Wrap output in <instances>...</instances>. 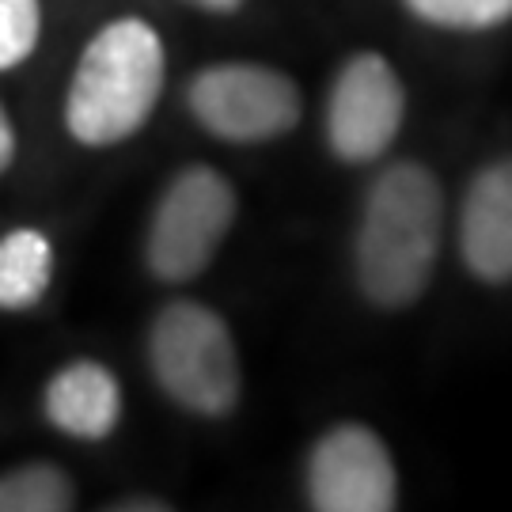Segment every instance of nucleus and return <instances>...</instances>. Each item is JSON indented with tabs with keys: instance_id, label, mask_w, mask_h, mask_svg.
<instances>
[{
	"instance_id": "20e7f679",
	"label": "nucleus",
	"mask_w": 512,
	"mask_h": 512,
	"mask_svg": "<svg viewBox=\"0 0 512 512\" xmlns=\"http://www.w3.org/2000/svg\"><path fill=\"white\" fill-rule=\"evenodd\" d=\"M232 220H236V190L217 167L194 164L179 171L160 194L148 224V270L167 285H183L198 277L228 239Z\"/></svg>"
},
{
	"instance_id": "2eb2a0df",
	"label": "nucleus",
	"mask_w": 512,
	"mask_h": 512,
	"mask_svg": "<svg viewBox=\"0 0 512 512\" xmlns=\"http://www.w3.org/2000/svg\"><path fill=\"white\" fill-rule=\"evenodd\" d=\"M190 4H198V8H205V12H217V16H224V12H236V8H243L247 0H190Z\"/></svg>"
},
{
	"instance_id": "f257e3e1",
	"label": "nucleus",
	"mask_w": 512,
	"mask_h": 512,
	"mask_svg": "<svg viewBox=\"0 0 512 512\" xmlns=\"http://www.w3.org/2000/svg\"><path fill=\"white\" fill-rule=\"evenodd\" d=\"M444 194L425 164H391L372 183L357 224L353 262L361 293L376 308H410L437 266Z\"/></svg>"
},
{
	"instance_id": "9d476101",
	"label": "nucleus",
	"mask_w": 512,
	"mask_h": 512,
	"mask_svg": "<svg viewBox=\"0 0 512 512\" xmlns=\"http://www.w3.org/2000/svg\"><path fill=\"white\" fill-rule=\"evenodd\" d=\"M54 281V247L38 228H16L0 239V311H27Z\"/></svg>"
},
{
	"instance_id": "4468645a",
	"label": "nucleus",
	"mask_w": 512,
	"mask_h": 512,
	"mask_svg": "<svg viewBox=\"0 0 512 512\" xmlns=\"http://www.w3.org/2000/svg\"><path fill=\"white\" fill-rule=\"evenodd\" d=\"M12 160H16V126H12L8 110L0 107V175L12 167Z\"/></svg>"
},
{
	"instance_id": "f8f14e48",
	"label": "nucleus",
	"mask_w": 512,
	"mask_h": 512,
	"mask_svg": "<svg viewBox=\"0 0 512 512\" xmlns=\"http://www.w3.org/2000/svg\"><path fill=\"white\" fill-rule=\"evenodd\" d=\"M410 16L444 31H490L512 19V0H403Z\"/></svg>"
},
{
	"instance_id": "dca6fc26",
	"label": "nucleus",
	"mask_w": 512,
	"mask_h": 512,
	"mask_svg": "<svg viewBox=\"0 0 512 512\" xmlns=\"http://www.w3.org/2000/svg\"><path fill=\"white\" fill-rule=\"evenodd\" d=\"M118 509H122V512H145V509L164 512L167 505H164V501H122V505H118Z\"/></svg>"
},
{
	"instance_id": "6e6552de",
	"label": "nucleus",
	"mask_w": 512,
	"mask_h": 512,
	"mask_svg": "<svg viewBox=\"0 0 512 512\" xmlns=\"http://www.w3.org/2000/svg\"><path fill=\"white\" fill-rule=\"evenodd\" d=\"M459 258L486 285L512 281V156L478 171L459 205Z\"/></svg>"
},
{
	"instance_id": "7ed1b4c3",
	"label": "nucleus",
	"mask_w": 512,
	"mask_h": 512,
	"mask_svg": "<svg viewBox=\"0 0 512 512\" xmlns=\"http://www.w3.org/2000/svg\"><path fill=\"white\" fill-rule=\"evenodd\" d=\"M148 365L175 406L198 418H224L239 403V353L232 330L198 300H171L148 330Z\"/></svg>"
},
{
	"instance_id": "1a4fd4ad",
	"label": "nucleus",
	"mask_w": 512,
	"mask_h": 512,
	"mask_svg": "<svg viewBox=\"0 0 512 512\" xmlns=\"http://www.w3.org/2000/svg\"><path fill=\"white\" fill-rule=\"evenodd\" d=\"M42 414L73 440H107L122 418V384L99 361H69L42 391Z\"/></svg>"
},
{
	"instance_id": "f03ea898",
	"label": "nucleus",
	"mask_w": 512,
	"mask_h": 512,
	"mask_svg": "<svg viewBox=\"0 0 512 512\" xmlns=\"http://www.w3.org/2000/svg\"><path fill=\"white\" fill-rule=\"evenodd\" d=\"M164 92V42L137 16L107 23L84 46L65 95V129L88 148H110L141 133Z\"/></svg>"
},
{
	"instance_id": "ddd939ff",
	"label": "nucleus",
	"mask_w": 512,
	"mask_h": 512,
	"mask_svg": "<svg viewBox=\"0 0 512 512\" xmlns=\"http://www.w3.org/2000/svg\"><path fill=\"white\" fill-rule=\"evenodd\" d=\"M38 35H42L38 0H0V73L16 69L35 54Z\"/></svg>"
},
{
	"instance_id": "39448f33",
	"label": "nucleus",
	"mask_w": 512,
	"mask_h": 512,
	"mask_svg": "<svg viewBox=\"0 0 512 512\" xmlns=\"http://www.w3.org/2000/svg\"><path fill=\"white\" fill-rule=\"evenodd\" d=\"M186 107L194 122L228 145L274 141L300 122V88L293 76L255 61H224L209 65L190 80Z\"/></svg>"
},
{
	"instance_id": "423d86ee",
	"label": "nucleus",
	"mask_w": 512,
	"mask_h": 512,
	"mask_svg": "<svg viewBox=\"0 0 512 512\" xmlns=\"http://www.w3.org/2000/svg\"><path fill=\"white\" fill-rule=\"evenodd\" d=\"M308 501L319 512H391L399 471L384 437L361 421H342L311 444Z\"/></svg>"
},
{
	"instance_id": "9b49d317",
	"label": "nucleus",
	"mask_w": 512,
	"mask_h": 512,
	"mask_svg": "<svg viewBox=\"0 0 512 512\" xmlns=\"http://www.w3.org/2000/svg\"><path fill=\"white\" fill-rule=\"evenodd\" d=\"M73 505V478L57 463H23L0 475V512H65Z\"/></svg>"
},
{
	"instance_id": "0eeeda50",
	"label": "nucleus",
	"mask_w": 512,
	"mask_h": 512,
	"mask_svg": "<svg viewBox=\"0 0 512 512\" xmlns=\"http://www.w3.org/2000/svg\"><path fill=\"white\" fill-rule=\"evenodd\" d=\"M406 118V92L391 61L357 54L334 76L327 99L330 152L346 164H372L395 145Z\"/></svg>"
}]
</instances>
